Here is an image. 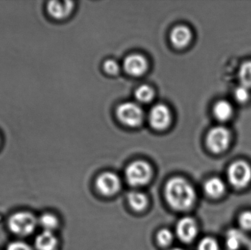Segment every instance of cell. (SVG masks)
Here are the masks:
<instances>
[{"label":"cell","instance_id":"cell-26","mask_svg":"<svg viewBox=\"0 0 251 250\" xmlns=\"http://www.w3.org/2000/svg\"><path fill=\"white\" fill-rule=\"evenodd\" d=\"M7 250H32V249L25 242H15L8 245Z\"/></svg>","mask_w":251,"mask_h":250},{"label":"cell","instance_id":"cell-10","mask_svg":"<svg viewBox=\"0 0 251 250\" xmlns=\"http://www.w3.org/2000/svg\"><path fill=\"white\" fill-rule=\"evenodd\" d=\"M147 67V61L145 57L140 54L128 56L124 62L125 71L131 76H141L146 72Z\"/></svg>","mask_w":251,"mask_h":250},{"label":"cell","instance_id":"cell-8","mask_svg":"<svg viewBox=\"0 0 251 250\" xmlns=\"http://www.w3.org/2000/svg\"><path fill=\"white\" fill-rule=\"evenodd\" d=\"M171 114L169 109L163 104L155 105L149 113V122L153 129L163 130L171 123Z\"/></svg>","mask_w":251,"mask_h":250},{"label":"cell","instance_id":"cell-24","mask_svg":"<svg viewBox=\"0 0 251 250\" xmlns=\"http://www.w3.org/2000/svg\"><path fill=\"white\" fill-rule=\"evenodd\" d=\"M239 224L243 230H251V211H243L240 214Z\"/></svg>","mask_w":251,"mask_h":250},{"label":"cell","instance_id":"cell-19","mask_svg":"<svg viewBox=\"0 0 251 250\" xmlns=\"http://www.w3.org/2000/svg\"><path fill=\"white\" fill-rule=\"evenodd\" d=\"M241 85L251 89V61L246 62L242 65L239 71Z\"/></svg>","mask_w":251,"mask_h":250},{"label":"cell","instance_id":"cell-11","mask_svg":"<svg viewBox=\"0 0 251 250\" xmlns=\"http://www.w3.org/2000/svg\"><path fill=\"white\" fill-rule=\"evenodd\" d=\"M74 7L72 1H51L48 3L47 10L50 16L56 19H63L67 17Z\"/></svg>","mask_w":251,"mask_h":250},{"label":"cell","instance_id":"cell-5","mask_svg":"<svg viewBox=\"0 0 251 250\" xmlns=\"http://www.w3.org/2000/svg\"><path fill=\"white\" fill-rule=\"evenodd\" d=\"M231 135L229 130L223 126L211 129L206 137L208 148L215 154H221L229 146Z\"/></svg>","mask_w":251,"mask_h":250},{"label":"cell","instance_id":"cell-7","mask_svg":"<svg viewBox=\"0 0 251 250\" xmlns=\"http://www.w3.org/2000/svg\"><path fill=\"white\" fill-rule=\"evenodd\" d=\"M122 183L119 176L110 172L100 175L96 182L97 190L105 196H111L117 193Z\"/></svg>","mask_w":251,"mask_h":250},{"label":"cell","instance_id":"cell-12","mask_svg":"<svg viewBox=\"0 0 251 250\" xmlns=\"http://www.w3.org/2000/svg\"><path fill=\"white\" fill-rule=\"evenodd\" d=\"M247 236L239 229H231L226 236V245L229 250H239L249 244Z\"/></svg>","mask_w":251,"mask_h":250},{"label":"cell","instance_id":"cell-25","mask_svg":"<svg viewBox=\"0 0 251 250\" xmlns=\"http://www.w3.org/2000/svg\"><path fill=\"white\" fill-rule=\"evenodd\" d=\"M104 68L105 71L109 74L114 75L119 73V65L118 64L117 62L113 60H107L104 63Z\"/></svg>","mask_w":251,"mask_h":250},{"label":"cell","instance_id":"cell-15","mask_svg":"<svg viewBox=\"0 0 251 250\" xmlns=\"http://www.w3.org/2000/svg\"><path fill=\"white\" fill-rule=\"evenodd\" d=\"M57 245V238L52 232L44 231L35 239V248L38 250H54Z\"/></svg>","mask_w":251,"mask_h":250},{"label":"cell","instance_id":"cell-16","mask_svg":"<svg viewBox=\"0 0 251 250\" xmlns=\"http://www.w3.org/2000/svg\"><path fill=\"white\" fill-rule=\"evenodd\" d=\"M128 203L131 208L136 211H141L147 207L148 198L143 192L132 191L128 195Z\"/></svg>","mask_w":251,"mask_h":250},{"label":"cell","instance_id":"cell-28","mask_svg":"<svg viewBox=\"0 0 251 250\" xmlns=\"http://www.w3.org/2000/svg\"><path fill=\"white\" fill-rule=\"evenodd\" d=\"M168 250H183L178 249V248H173V249Z\"/></svg>","mask_w":251,"mask_h":250},{"label":"cell","instance_id":"cell-20","mask_svg":"<svg viewBox=\"0 0 251 250\" xmlns=\"http://www.w3.org/2000/svg\"><path fill=\"white\" fill-rule=\"evenodd\" d=\"M137 101L141 103H148L151 101L153 97V91L147 85H142L137 88L135 92Z\"/></svg>","mask_w":251,"mask_h":250},{"label":"cell","instance_id":"cell-3","mask_svg":"<svg viewBox=\"0 0 251 250\" xmlns=\"http://www.w3.org/2000/svg\"><path fill=\"white\" fill-rule=\"evenodd\" d=\"M227 177L230 185L235 189H244L251 182V167L249 163L240 160L228 167Z\"/></svg>","mask_w":251,"mask_h":250},{"label":"cell","instance_id":"cell-22","mask_svg":"<svg viewBox=\"0 0 251 250\" xmlns=\"http://www.w3.org/2000/svg\"><path fill=\"white\" fill-rule=\"evenodd\" d=\"M250 90L243 85L237 87L234 91V97L236 100L240 103L247 102L251 96Z\"/></svg>","mask_w":251,"mask_h":250},{"label":"cell","instance_id":"cell-6","mask_svg":"<svg viewBox=\"0 0 251 250\" xmlns=\"http://www.w3.org/2000/svg\"><path fill=\"white\" fill-rule=\"evenodd\" d=\"M117 115L120 121L130 127L140 126L143 120V112L135 103L126 102L119 106Z\"/></svg>","mask_w":251,"mask_h":250},{"label":"cell","instance_id":"cell-4","mask_svg":"<svg viewBox=\"0 0 251 250\" xmlns=\"http://www.w3.org/2000/svg\"><path fill=\"white\" fill-rule=\"evenodd\" d=\"M151 168L146 161H135L131 163L126 170V179L132 186L147 184L151 178Z\"/></svg>","mask_w":251,"mask_h":250},{"label":"cell","instance_id":"cell-21","mask_svg":"<svg viewBox=\"0 0 251 250\" xmlns=\"http://www.w3.org/2000/svg\"><path fill=\"white\" fill-rule=\"evenodd\" d=\"M156 239L160 246L168 247L172 243L174 240V235L168 229H162L158 232Z\"/></svg>","mask_w":251,"mask_h":250},{"label":"cell","instance_id":"cell-17","mask_svg":"<svg viewBox=\"0 0 251 250\" xmlns=\"http://www.w3.org/2000/svg\"><path fill=\"white\" fill-rule=\"evenodd\" d=\"M232 106L228 101H220L214 107V114L220 121H227L233 115Z\"/></svg>","mask_w":251,"mask_h":250},{"label":"cell","instance_id":"cell-23","mask_svg":"<svg viewBox=\"0 0 251 250\" xmlns=\"http://www.w3.org/2000/svg\"><path fill=\"white\" fill-rule=\"evenodd\" d=\"M198 250H220L218 242L213 238L206 237L201 240Z\"/></svg>","mask_w":251,"mask_h":250},{"label":"cell","instance_id":"cell-27","mask_svg":"<svg viewBox=\"0 0 251 250\" xmlns=\"http://www.w3.org/2000/svg\"><path fill=\"white\" fill-rule=\"evenodd\" d=\"M248 248H249V250H251V239L249 240V244H248Z\"/></svg>","mask_w":251,"mask_h":250},{"label":"cell","instance_id":"cell-18","mask_svg":"<svg viewBox=\"0 0 251 250\" xmlns=\"http://www.w3.org/2000/svg\"><path fill=\"white\" fill-rule=\"evenodd\" d=\"M40 226L44 231L52 232L58 227L59 222L57 217L51 214H44L38 220Z\"/></svg>","mask_w":251,"mask_h":250},{"label":"cell","instance_id":"cell-9","mask_svg":"<svg viewBox=\"0 0 251 250\" xmlns=\"http://www.w3.org/2000/svg\"><path fill=\"white\" fill-rule=\"evenodd\" d=\"M177 236L181 242L190 243L198 234V226L194 219L186 217L178 222L176 228Z\"/></svg>","mask_w":251,"mask_h":250},{"label":"cell","instance_id":"cell-2","mask_svg":"<svg viewBox=\"0 0 251 250\" xmlns=\"http://www.w3.org/2000/svg\"><path fill=\"white\" fill-rule=\"evenodd\" d=\"M38 221L33 214L26 211L17 212L9 219L8 227L10 231L17 236H26L33 233Z\"/></svg>","mask_w":251,"mask_h":250},{"label":"cell","instance_id":"cell-1","mask_svg":"<svg viewBox=\"0 0 251 250\" xmlns=\"http://www.w3.org/2000/svg\"><path fill=\"white\" fill-rule=\"evenodd\" d=\"M165 196L170 206L179 211L190 209L196 201L194 187L181 177L172 178L167 182Z\"/></svg>","mask_w":251,"mask_h":250},{"label":"cell","instance_id":"cell-14","mask_svg":"<svg viewBox=\"0 0 251 250\" xmlns=\"http://www.w3.org/2000/svg\"><path fill=\"white\" fill-rule=\"evenodd\" d=\"M204 191L210 198H221L226 192L225 183L219 178H211L205 183Z\"/></svg>","mask_w":251,"mask_h":250},{"label":"cell","instance_id":"cell-13","mask_svg":"<svg viewBox=\"0 0 251 250\" xmlns=\"http://www.w3.org/2000/svg\"><path fill=\"white\" fill-rule=\"evenodd\" d=\"M192 34L190 29L185 26H178L171 33V41L176 48H184L190 44Z\"/></svg>","mask_w":251,"mask_h":250}]
</instances>
